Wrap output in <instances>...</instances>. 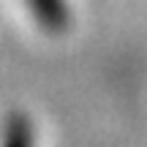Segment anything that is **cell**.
Listing matches in <instances>:
<instances>
[{"mask_svg": "<svg viewBox=\"0 0 147 147\" xmlns=\"http://www.w3.org/2000/svg\"><path fill=\"white\" fill-rule=\"evenodd\" d=\"M30 14L47 33H63L71 22L68 3L65 0H27Z\"/></svg>", "mask_w": 147, "mask_h": 147, "instance_id": "6da1fadb", "label": "cell"}, {"mask_svg": "<svg viewBox=\"0 0 147 147\" xmlns=\"http://www.w3.org/2000/svg\"><path fill=\"white\" fill-rule=\"evenodd\" d=\"M0 147H36V134L33 125L25 115H8L3 125V136H0Z\"/></svg>", "mask_w": 147, "mask_h": 147, "instance_id": "7a4b0ae2", "label": "cell"}]
</instances>
